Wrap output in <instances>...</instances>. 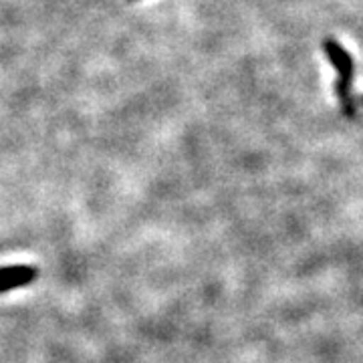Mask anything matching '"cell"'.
<instances>
[{"label":"cell","instance_id":"2","mask_svg":"<svg viewBox=\"0 0 363 363\" xmlns=\"http://www.w3.org/2000/svg\"><path fill=\"white\" fill-rule=\"evenodd\" d=\"M37 269L28 264H14V267H0V293L13 291L16 286L30 285L37 279Z\"/></svg>","mask_w":363,"mask_h":363},{"label":"cell","instance_id":"1","mask_svg":"<svg viewBox=\"0 0 363 363\" xmlns=\"http://www.w3.org/2000/svg\"><path fill=\"white\" fill-rule=\"evenodd\" d=\"M323 47L325 55L329 57L331 65L335 67L339 75L335 91H337L339 101H341V107H343V113L353 116L355 113V104H353V95H351V87H353V61H351V55L335 40H325Z\"/></svg>","mask_w":363,"mask_h":363}]
</instances>
